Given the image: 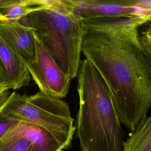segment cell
I'll list each match as a JSON object with an SVG mask.
<instances>
[{
  "mask_svg": "<svg viewBox=\"0 0 151 151\" xmlns=\"http://www.w3.org/2000/svg\"><path fill=\"white\" fill-rule=\"evenodd\" d=\"M81 53L106 83L120 122L133 132L151 107V65L133 20H83Z\"/></svg>",
  "mask_w": 151,
  "mask_h": 151,
  "instance_id": "cell-1",
  "label": "cell"
},
{
  "mask_svg": "<svg viewBox=\"0 0 151 151\" xmlns=\"http://www.w3.org/2000/svg\"><path fill=\"white\" fill-rule=\"evenodd\" d=\"M79 108L76 130L82 151H123V132L110 93L87 59L77 73Z\"/></svg>",
  "mask_w": 151,
  "mask_h": 151,
  "instance_id": "cell-2",
  "label": "cell"
},
{
  "mask_svg": "<svg viewBox=\"0 0 151 151\" xmlns=\"http://www.w3.org/2000/svg\"><path fill=\"white\" fill-rule=\"evenodd\" d=\"M35 35L71 80L77 76L86 32L83 19L67 0H49L44 8L28 16Z\"/></svg>",
  "mask_w": 151,
  "mask_h": 151,
  "instance_id": "cell-3",
  "label": "cell"
},
{
  "mask_svg": "<svg viewBox=\"0 0 151 151\" xmlns=\"http://www.w3.org/2000/svg\"><path fill=\"white\" fill-rule=\"evenodd\" d=\"M0 111L19 122L45 129L67 147L76 130L68 104L40 91L29 96L13 91L2 102Z\"/></svg>",
  "mask_w": 151,
  "mask_h": 151,
  "instance_id": "cell-4",
  "label": "cell"
},
{
  "mask_svg": "<svg viewBox=\"0 0 151 151\" xmlns=\"http://www.w3.org/2000/svg\"><path fill=\"white\" fill-rule=\"evenodd\" d=\"M83 20L130 19L151 27V0H67ZM140 27V28H141Z\"/></svg>",
  "mask_w": 151,
  "mask_h": 151,
  "instance_id": "cell-5",
  "label": "cell"
},
{
  "mask_svg": "<svg viewBox=\"0 0 151 151\" xmlns=\"http://www.w3.org/2000/svg\"><path fill=\"white\" fill-rule=\"evenodd\" d=\"M34 35L36 58L27 65L29 74L40 92L61 99L67 96L71 80L58 65L35 34Z\"/></svg>",
  "mask_w": 151,
  "mask_h": 151,
  "instance_id": "cell-6",
  "label": "cell"
},
{
  "mask_svg": "<svg viewBox=\"0 0 151 151\" xmlns=\"http://www.w3.org/2000/svg\"><path fill=\"white\" fill-rule=\"evenodd\" d=\"M0 35L27 65L35 60V38L27 17L19 19L0 20Z\"/></svg>",
  "mask_w": 151,
  "mask_h": 151,
  "instance_id": "cell-7",
  "label": "cell"
},
{
  "mask_svg": "<svg viewBox=\"0 0 151 151\" xmlns=\"http://www.w3.org/2000/svg\"><path fill=\"white\" fill-rule=\"evenodd\" d=\"M0 71L9 89H19L29 83L31 76L26 63L1 35Z\"/></svg>",
  "mask_w": 151,
  "mask_h": 151,
  "instance_id": "cell-8",
  "label": "cell"
},
{
  "mask_svg": "<svg viewBox=\"0 0 151 151\" xmlns=\"http://www.w3.org/2000/svg\"><path fill=\"white\" fill-rule=\"evenodd\" d=\"M7 133L27 139L31 143V151H63L67 148L45 129L27 123L19 122Z\"/></svg>",
  "mask_w": 151,
  "mask_h": 151,
  "instance_id": "cell-9",
  "label": "cell"
},
{
  "mask_svg": "<svg viewBox=\"0 0 151 151\" xmlns=\"http://www.w3.org/2000/svg\"><path fill=\"white\" fill-rule=\"evenodd\" d=\"M49 0H15L0 9V20L19 19L34 11L45 8Z\"/></svg>",
  "mask_w": 151,
  "mask_h": 151,
  "instance_id": "cell-10",
  "label": "cell"
},
{
  "mask_svg": "<svg viewBox=\"0 0 151 151\" xmlns=\"http://www.w3.org/2000/svg\"><path fill=\"white\" fill-rule=\"evenodd\" d=\"M123 151H151V116L142 121L124 142Z\"/></svg>",
  "mask_w": 151,
  "mask_h": 151,
  "instance_id": "cell-11",
  "label": "cell"
},
{
  "mask_svg": "<svg viewBox=\"0 0 151 151\" xmlns=\"http://www.w3.org/2000/svg\"><path fill=\"white\" fill-rule=\"evenodd\" d=\"M0 151H31V143L25 138L9 133L2 139Z\"/></svg>",
  "mask_w": 151,
  "mask_h": 151,
  "instance_id": "cell-12",
  "label": "cell"
},
{
  "mask_svg": "<svg viewBox=\"0 0 151 151\" xmlns=\"http://www.w3.org/2000/svg\"><path fill=\"white\" fill-rule=\"evenodd\" d=\"M19 122L11 119L0 111V140Z\"/></svg>",
  "mask_w": 151,
  "mask_h": 151,
  "instance_id": "cell-13",
  "label": "cell"
},
{
  "mask_svg": "<svg viewBox=\"0 0 151 151\" xmlns=\"http://www.w3.org/2000/svg\"><path fill=\"white\" fill-rule=\"evenodd\" d=\"M139 35L140 40L151 47V27H144Z\"/></svg>",
  "mask_w": 151,
  "mask_h": 151,
  "instance_id": "cell-14",
  "label": "cell"
},
{
  "mask_svg": "<svg viewBox=\"0 0 151 151\" xmlns=\"http://www.w3.org/2000/svg\"><path fill=\"white\" fill-rule=\"evenodd\" d=\"M140 42H141V45H142V48L143 50V54L146 58L147 59V61L151 65V47L147 45L145 42L142 41L141 40H140Z\"/></svg>",
  "mask_w": 151,
  "mask_h": 151,
  "instance_id": "cell-15",
  "label": "cell"
},
{
  "mask_svg": "<svg viewBox=\"0 0 151 151\" xmlns=\"http://www.w3.org/2000/svg\"><path fill=\"white\" fill-rule=\"evenodd\" d=\"M15 0H0V9L12 4Z\"/></svg>",
  "mask_w": 151,
  "mask_h": 151,
  "instance_id": "cell-16",
  "label": "cell"
},
{
  "mask_svg": "<svg viewBox=\"0 0 151 151\" xmlns=\"http://www.w3.org/2000/svg\"><path fill=\"white\" fill-rule=\"evenodd\" d=\"M9 88L7 85H4L0 87V94H2L4 93H8L9 90Z\"/></svg>",
  "mask_w": 151,
  "mask_h": 151,
  "instance_id": "cell-17",
  "label": "cell"
},
{
  "mask_svg": "<svg viewBox=\"0 0 151 151\" xmlns=\"http://www.w3.org/2000/svg\"><path fill=\"white\" fill-rule=\"evenodd\" d=\"M2 84H6L5 81V79H4V77L1 73V71H0V85H2ZM7 85V84H6ZM8 86V85H7Z\"/></svg>",
  "mask_w": 151,
  "mask_h": 151,
  "instance_id": "cell-18",
  "label": "cell"
},
{
  "mask_svg": "<svg viewBox=\"0 0 151 151\" xmlns=\"http://www.w3.org/2000/svg\"><path fill=\"white\" fill-rule=\"evenodd\" d=\"M7 93H4L2 94H0V105L1 104L2 102L4 101V100L6 98V97L7 96Z\"/></svg>",
  "mask_w": 151,
  "mask_h": 151,
  "instance_id": "cell-19",
  "label": "cell"
},
{
  "mask_svg": "<svg viewBox=\"0 0 151 151\" xmlns=\"http://www.w3.org/2000/svg\"><path fill=\"white\" fill-rule=\"evenodd\" d=\"M2 139H1V140H0V149H1V145H2Z\"/></svg>",
  "mask_w": 151,
  "mask_h": 151,
  "instance_id": "cell-20",
  "label": "cell"
},
{
  "mask_svg": "<svg viewBox=\"0 0 151 151\" xmlns=\"http://www.w3.org/2000/svg\"><path fill=\"white\" fill-rule=\"evenodd\" d=\"M4 85H6V84H2V85H0V87H1V86H4Z\"/></svg>",
  "mask_w": 151,
  "mask_h": 151,
  "instance_id": "cell-21",
  "label": "cell"
}]
</instances>
